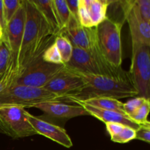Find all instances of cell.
I'll use <instances>...</instances> for the list:
<instances>
[{
  "instance_id": "obj_1",
  "label": "cell",
  "mask_w": 150,
  "mask_h": 150,
  "mask_svg": "<svg viewBox=\"0 0 150 150\" xmlns=\"http://www.w3.org/2000/svg\"><path fill=\"white\" fill-rule=\"evenodd\" d=\"M24 4L26 10L24 32L15 69V81L31 64L42 58L44 51L54 43L57 37L51 33L49 26L32 0L24 1Z\"/></svg>"
},
{
  "instance_id": "obj_2",
  "label": "cell",
  "mask_w": 150,
  "mask_h": 150,
  "mask_svg": "<svg viewBox=\"0 0 150 150\" xmlns=\"http://www.w3.org/2000/svg\"><path fill=\"white\" fill-rule=\"evenodd\" d=\"M67 68L83 79L85 86L77 95L67 97L64 101L69 99L86 100L96 98H108L120 100L138 95L137 90L127 72L118 77H110L89 74L69 67Z\"/></svg>"
},
{
  "instance_id": "obj_3",
  "label": "cell",
  "mask_w": 150,
  "mask_h": 150,
  "mask_svg": "<svg viewBox=\"0 0 150 150\" xmlns=\"http://www.w3.org/2000/svg\"><path fill=\"white\" fill-rule=\"evenodd\" d=\"M64 64L69 68L82 73L110 77H118L126 73L122 67L117 68L107 62L99 45L91 51L73 47L71 59Z\"/></svg>"
},
{
  "instance_id": "obj_4",
  "label": "cell",
  "mask_w": 150,
  "mask_h": 150,
  "mask_svg": "<svg viewBox=\"0 0 150 150\" xmlns=\"http://www.w3.org/2000/svg\"><path fill=\"white\" fill-rule=\"evenodd\" d=\"M52 101L62 102V98L43 88L11 84L0 91V108H35L40 103Z\"/></svg>"
},
{
  "instance_id": "obj_5",
  "label": "cell",
  "mask_w": 150,
  "mask_h": 150,
  "mask_svg": "<svg viewBox=\"0 0 150 150\" xmlns=\"http://www.w3.org/2000/svg\"><path fill=\"white\" fill-rule=\"evenodd\" d=\"M122 23L107 17L97 27L100 49L108 63L114 67H122V47L121 30Z\"/></svg>"
},
{
  "instance_id": "obj_6",
  "label": "cell",
  "mask_w": 150,
  "mask_h": 150,
  "mask_svg": "<svg viewBox=\"0 0 150 150\" xmlns=\"http://www.w3.org/2000/svg\"><path fill=\"white\" fill-rule=\"evenodd\" d=\"M150 46L132 43V58L130 71L132 82L139 97L150 99Z\"/></svg>"
},
{
  "instance_id": "obj_7",
  "label": "cell",
  "mask_w": 150,
  "mask_h": 150,
  "mask_svg": "<svg viewBox=\"0 0 150 150\" xmlns=\"http://www.w3.org/2000/svg\"><path fill=\"white\" fill-rule=\"evenodd\" d=\"M27 113L19 107L0 108V132L13 139L38 135L28 120Z\"/></svg>"
},
{
  "instance_id": "obj_8",
  "label": "cell",
  "mask_w": 150,
  "mask_h": 150,
  "mask_svg": "<svg viewBox=\"0 0 150 150\" xmlns=\"http://www.w3.org/2000/svg\"><path fill=\"white\" fill-rule=\"evenodd\" d=\"M65 68V64L46 62L42 58L31 64L16 79L13 84L35 88H43L50 81Z\"/></svg>"
},
{
  "instance_id": "obj_9",
  "label": "cell",
  "mask_w": 150,
  "mask_h": 150,
  "mask_svg": "<svg viewBox=\"0 0 150 150\" xmlns=\"http://www.w3.org/2000/svg\"><path fill=\"white\" fill-rule=\"evenodd\" d=\"M25 21H26V10H25L24 1H22L21 4L16 12L14 17L7 24L1 40L5 43L10 53V69L13 79L15 81L14 72L18 62L22 40L24 32Z\"/></svg>"
},
{
  "instance_id": "obj_10",
  "label": "cell",
  "mask_w": 150,
  "mask_h": 150,
  "mask_svg": "<svg viewBox=\"0 0 150 150\" xmlns=\"http://www.w3.org/2000/svg\"><path fill=\"white\" fill-rule=\"evenodd\" d=\"M125 18L130 28L132 43H139L150 46V23L139 14L134 0L120 1Z\"/></svg>"
},
{
  "instance_id": "obj_11",
  "label": "cell",
  "mask_w": 150,
  "mask_h": 150,
  "mask_svg": "<svg viewBox=\"0 0 150 150\" xmlns=\"http://www.w3.org/2000/svg\"><path fill=\"white\" fill-rule=\"evenodd\" d=\"M59 35L65 37L71 42L73 47L88 51H92L98 45L96 26L84 27L73 16L70 17L68 24Z\"/></svg>"
},
{
  "instance_id": "obj_12",
  "label": "cell",
  "mask_w": 150,
  "mask_h": 150,
  "mask_svg": "<svg viewBox=\"0 0 150 150\" xmlns=\"http://www.w3.org/2000/svg\"><path fill=\"white\" fill-rule=\"evenodd\" d=\"M84 86L83 79L65 66L64 70L51 79L43 89L61 97L64 101L67 97L77 95Z\"/></svg>"
},
{
  "instance_id": "obj_13",
  "label": "cell",
  "mask_w": 150,
  "mask_h": 150,
  "mask_svg": "<svg viewBox=\"0 0 150 150\" xmlns=\"http://www.w3.org/2000/svg\"><path fill=\"white\" fill-rule=\"evenodd\" d=\"M28 120L38 135H41L65 148H71L73 142L67 131L60 126L27 113Z\"/></svg>"
},
{
  "instance_id": "obj_14",
  "label": "cell",
  "mask_w": 150,
  "mask_h": 150,
  "mask_svg": "<svg viewBox=\"0 0 150 150\" xmlns=\"http://www.w3.org/2000/svg\"><path fill=\"white\" fill-rule=\"evenodd\" d=\"M35 108L40 110L47 117L55 120H67L77 117L89 116L81 105H70L62 101L42 103L35 105Z\"/></svg>"
},
{
  "instance_id": "obj_15",
  "label": "cell",
  "mask_w": 150,
  "mask_h": 150,
  "mask_svg": "<svg viewBox=\"0 0 150 150\" xmlns=\"http://www.w3.org/2000/svg\"><path fill=\"white\" fill-rule=\"evenodd\" d=\"M74 104L81 105L84 108L85 111L89 114V116H92L98 119L100 121L103 122L105 124V123H120V124L128 126L136 130H138L141 125L133 121L128 116L124 115L116 111L95 108V107L79 102L74 103Z\"/></svg>"
},
{
  "instance_id": "obj_16",
  "label": "cell",
  "mask_w": 150,
  "mask_h": 150,
  "mask_svg": "<svg viewBox=\"0 0 150 150\" xmlns=\"http://www.w3.org/2000/svg\"><path fill=\"white\" fill-rule=\"evenodd\" d=\"M32 1L49 26L51 33L55 36L59 35L61 32V28L55 6L54 4V0Z\"/></svg>"
},
{
  "instance_id": "obj_17",
  "label": "cell",
  "mask_w": 150,
  "mask_h": 150,
  "mask_svg": "<svg viewBox=\"0 0 150 150\" xmlns=\"http://www.w3.org/2000/svg\"><path fill=\"white\" fill-rule=\"evenodd\" d=\"M92 26H97L107 18V10L112 1L108 0H83Z\"/></svg>"
},
{
  "instance_id": "obj_18",
  "label": "cell",
  "mask_w": 150,
  "mask_h": 150,
  "mask_svg": "<svg viewBox=\"0 0 150 150\" xmlns=\"http://www.w3.org/2000/svg\"><path fill=\"white\" fill-rule=\"evenodd\" d=\"M64 102H70L73 103L77 102L81 103L86 104V105H91V106L95 107V108L116 111V112L120 113V114L127 116L126 114L125 111L124 103L119 100L113 99V98H96L88 99L86 100H78L69 99L66 100Z\"/></svg>"
},
{
  "instance_id": "obj_19",
  "label": "cell",
  "mask_w": 150,
  "mask_h": 150,
  "mask_svg": "<svg viewBox=\"0 0 150 150\" xmlns=\"http://www.w3.org/2000/svg\"><path fill=\"white\" fill-rule=\"evenodd\" d=\"M54 44L58 49L62 61L64 64L68 62L71 59L73 47L71 42L62 35H57L54 40Z\"/></svg>"
},
{
  "instance_id": "obj_20",
  "label": "cell",
  "mask_w": 150,
  "mask_h": 150,
  "mask_svg": "<svg viewBox=\"0 0 150 150\" xmlns=\"http://www.w3.org/2000/svg\"><path fill=\"white\" fill-rule=\"evenodd\" d=\"M54 4L55 6L62 32V30L64 29L68 24L72 15L67 7L66 0H54Z\"/></svg>"
},
{
  "instance_id": "obj_21",
  "label": "cell",
  "mask_w": 150,
  "mask_h": 150,
  "mask_svg": "<svg viewBox=\"0 0 150 150\" xmlns=\"http://www.w3.org/2000/svg\"><path fill=\"white\" fill-rule=\"evenodd\" d=\"M21 2L22 1H20V0H14V1L3 0L4 21H5L6 26L11 21V19L14 17L16 12L18 11L19 7L21 4Z\"/></svg>"
},
{
  "instance_id": "obj_22",
  "label": "cell",
  "mask_w": 150,
  "mask_h": 150,
  "mask_svg": "<svg viewBox=\"0 0 150 150\" xmlns=\"http://www.w3.org/2000/svg\"><path fill=\"white\" fill-rule=\"evenodd\" d=\"M149 108V100H146L136 112L130 116V118L139 125H143L149 122V120H147Z\"/></svg>"
},
{
  "instance_id": "obj_23",
  "label": "cell",
  "mask_w": 150,
  "mask_h": 150,
  "mask_svg": "<svg viewBox=\"0 0 150 150\" xmlns=\"http://www.w3.org/2000/svg\"><path fill=\"white\" fill-rule=\"evenodd\" d=\"M136 139V130L125 125L122 130L114 137L111 138L113 142L119 144H126Z\"/></svg>"
},
{
  "instance_id": "obj_24",
  "label": "cell",
  "mask_w": 150,
  "mask_h": 150,
  "mask_svg": "<svg viewBox=\"0 0 150 150\" xmlns=\"http://www.w3.org/2000/svg\"><path fill=\"white\" fill-rule=\"evenodd\" d=\"M42 59L43 61L46 62L53 63V64H62L64 63L62 61L61 57L59 53L58 49H57L56 45L54 43L51 44L47 49L44 51L43 54L42 56Z\"/></svg>"
},
{
  "instance_id": "obj_25",
  "label": "cell",
  "mask_w": 150,
  "mask_h": 150,
  "mask_svg": "<svg viewBox=\"0 0 150 150\" xmlns=\"http://www.w3.org/2000/svg\"><path fill=\"white\" fill-rule=\"evenodd\" d=\"M10 53L7 45L2 40L0 42V74L7 70L10 64Z\"/></svg>"
},
{
  "instance_id": "obj_26",
  "label": "cell",
  "mask_w": 150,
  "mask_h": 150,
  "mask_svg": "<svg viewBox=\"0 0 150 150\" xmlns=\"http://www.w3.org/2000/svg\"><path fill=\"white\" fill-rule=\"evenodd\" d=\"M146 100H149L145 99L142 97H138V98H133L124 103V109L126 114L130 117V116L136 112Z\"/></svg>"
},
{
  "instance_id": "obj_27",
  "label": "cell",
  "mask_w": 150,
  "mask_h": 150,
  "mask_svg": "<svg viewBox=\"0 0 150 150\" xmlns=\"http://www.w3.org/2000/svg\"><path fill=\"white\" fill-rule=\"evenodd\" d=\"M134 4L142 18L150 23L149 0H134Z\"/></svg>"
},
{
  "instance_id": "obj_28",
  "label": "cell",
  "mask_w": 150,
  "mask_h": 150,
  "mask_svg": "<svg viewBox=\"0 0 150 150\" xmlns=\"http://www.w3.org/2000/svg\"><path fill=\"white\" fill-rule=\"evenodd\" d=\"M79 23L84 27H92V24L89 18V13L87 9L83 2V0H79V17H78Z\"/></svg>"
},
{
  "instance_id": "obj_29",
  "label": "cell",
  "mask_w": 150,
  "mask_h": 150,
  "mask_svg": "<svg viewBox=\"0 0 150 150\" xmlns=\"http://www.w3.org/2000/svg\"><path fill=\"white\" fill-rule=\"evenodd\" d=\"M149 144L150 142V122L141 125L136 130V139Z\"/></svg>"
},
{
  "instance_id": "obj_30",
  "label": "cell",
  "mask_w": 150,
  "mask_h": 150,
  "mask_svg": "<svg viewBox=\"0 0 150 150\" xmlns=\"http://www.w3.org/2000/svg\"><path fill=\"white\" fill-rule=\"evenodd\" d=\"M13 83V78L8 70L0 74V91Z\"/></svg>"
},
{
  "instance_id": "obj_31",
  "label": "cell",
  "mask_w": 150,
  "mask_h": 150,
  "mask_svg": "<svg viewBox=\"0 0 150 150\" xmlns=\"http://www.w3.org/2000/svg\"><path fill=\"white\" fill-rule=\"evenodd\" d=\"M66 1H67V7H68V9L71 15L78 20V17H79V0H67V1L66 0Z\"/></svg>"
},
{
  "instance_id": "obj_32",
  "label": "cell",
  "mask_w": 150,
  "mask_h": 150,
  "mask_svg": "<svg viewBox=\"0 0 150 150\" xmlns=\"http://www.w3.org/2000/svg\"><path fill=\"white\" fill-rule=\"evenodd\" d=\"M0 24L2 27L3 32H4L6 28L5 21H4V4H3V0H0Z\"/></svg>"
},
{
  "instance_id": "obj_33",
  "label": "cell",
  "mask_w": 150,
  "mask_h": 150,
  "mask_svg": "<svg viewBox=\"0 0 150 150\" xmlns=\"http://www.w3.org/2000/svg\"><path fill=\"white\" fill-rule=\"evenodd\" d=\"M3 35H4V32H3L2 27H1V24H0V41H1V40H2Z\"/></svg>"
},
{
  "instance_id": "obj_34",
  "label": "cell",
  "mask_w": 150,
  "mask_h": 150,
  "mask_svg": "<svg viewBox=\"0 0 150 150\" xmlns=\"http://www.w3.org/2000/svg\"><path fill=\"white\" fill-rule=\"evenodd\" d=\"M0 42H1V41H0Z\"/></svg>"
}]
</instances>
